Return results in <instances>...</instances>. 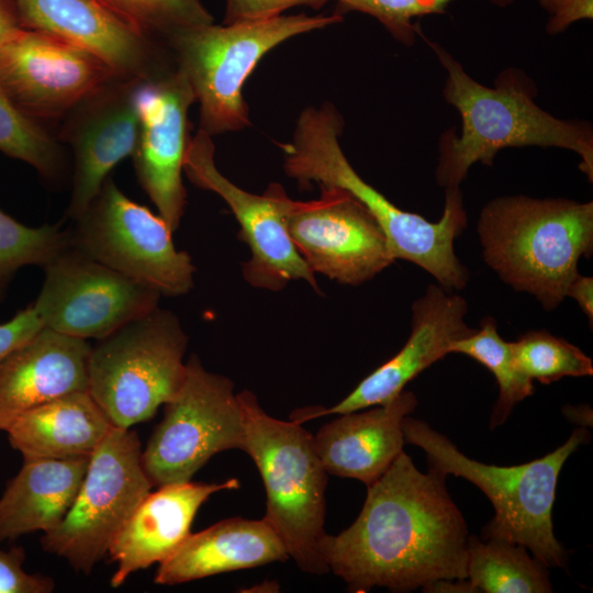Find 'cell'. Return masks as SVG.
I'll list each match as a JSON object with an SVG mask.
<instances>
[{
  "mask_svg": "<svg viewBox=\"0 0 593 593\" xmlns=\"http://www.w3.org/2000/svg\"><path fill=\"white\" fill-rule=\"evenodd\" d=\"M0 152L32 166L42 177L56 181L65 172V157L57 139L25 115L0 85Z\"/></svg>",
  "mask_w": 593,
  "mask_h": 593,
  "instance_id": "28",
  "label": "cell"
},
{
  "mask_svg": "<svg viewBox=\"0 0 593 593\" xmlns=\"http://www.w3.org/2000/svg\"><path fill=\"white\" fill-rule=\"evenodd\" d=\"M446 475L422 473L404 450L367 486L356 521L320 542L328 571L349 591L423 589L467 579V523L446 488Z\"/></svg>",
  "mask_w": 593,
  "mask_h": 593,
  "instance_id": "1",
  "label": "cell"
},
{
  "mask_svg": "<svg viewBox=\"0 0 593 593\" xmlns=\"http://www.w3.org/2000/svg\"><path fill=\"white\" fill-rule=\"evenodd\" d=\"M246 448V430L233 382L204 369L192 355L177 394L142 450L153 485L190 481L215 454Z\"/></svg>",
  "mask_w": 593,
  "mask_h": 593,
  "instance_id": "11",
  "label": "cell"
},
{
  "mask_svg": "<svg viewBox=\"0 0 593 593\" xmlns=\"http://www.w3.org/2000/svg\"><path fill=\"white\" fill-rule=\"evenodd\" d=\"M549 13L546 31L550 35L564 32L572 23L593 19V0H538Z\"/></svg>",
  "mask_w": 593,
  "mask_h": 593,
  "instance_id": "36",
  "label": "cell"
},
{
  "mask_svg": "<svg viewBox=\"0 0 593 593\" xmlns=\"http://www.w3.org/2000/svg\"><path fill=\"white\" fill-rule=\"evenodd\" d=\"M403 433L405 444L426 452L429 468L465 478L489 497L495 514L482 529L483 539L519 544L548 568L566 567L567 551L555 536L552 510L559 473L588 440L585 428H577L563 445L539 459L507 467L467 457L448 437L410 415L403 421Z\"/></svg>",
  "mask_w": 593,
  "mask_h": 593,
  "instance_id": "5",
  "label": "cell"
},
{
  "mask_svg": "<svg viewBox=\"0 0 593 593\" xmlns=\"http://www.w3.org/2000/svg\"><path fill=\"white\" fill-rule=\"evenodd\" d=\"M188 337L178 317L158 306L98 340L88 391L114 427L152 418L179 391Z\"/></svg>",
  "mask_w": 593,
  "mask_h": 593,
  "instance_id": "8",
  "label": "cell"
},
{
  "mask_svg": "<svg viewBox=\"0 0 593 593\" xmlns=\"http://www.w3.org/2000/svg\"><path fill=\"white\" fill-rule=\"evenodd\" d=\"M245 430V452L265 484V519L282 540L289 557L307 573L328 571L321 550L327 472L313 435L302 424L267 414L250 391L237 393Z\"/></svg>",
  "mask_w": 593,
  "mask_h": 593,
  "instance_id": "6",
  "label": "cell"
},
{
  "mask_svg": "<svg viewBox=\"0 0 593 593\" xmlns=\"http://www.w3.org/2000/svg\"><path fill=\"white\" fill-rule=\"evenodd\" d=\"M33 305L44 327L101 339L158 306L161 296L80 253L71 245L45 267Z\"/></svg>",
  "mask_w": 593,
  "mask_h": 593,
  "instance_id": "13",
  "label": "cell"
},
{
  "mask_svg": "<svg viewBox=\"0 0 593 593\" xmlns=\"http://www.w3.org/2000/svg\"><path fill=\"white\" fill-rule=\"evenodd\" d=\"M342 20L338 13L280 14L233 24L210 23L172 34L165 47L199 102L200 130L212 136L247 127L243 86L258 61L288 38Z\"/></svg>",
  "mask_w": 593,
  "mask_h": 593,
  "instance_id": "7",
  "label": "cell"
},
{
  "mask_svg": "<svg viewBox=\"0 0 593 593\" xmlns=\"http://www.w3.org/2000/svg\"><path fill=\"white\" fill-rule=\"evenodd\" d=\"M467 302L439 284H429L412 305V328L404 346L367 376L346 398L332 407L301 409L291 421L310 419L365 410L389 402L435 361L450 354V345L474 332L465 322Z\"/></svg>",
  "mask_w": 593,
  "mask_h": 593,
  "instance_id": "18",
  "label": "cell"
},
{
  "mask_svg": "<svg viewBox=\"0 0 593 593\" xmlns=\"http://www.w3.org/2000/svg\"><path fill=\"white\" fill-rule=\"evenodd\" d=\"M194 101L186 75L174 61L141 80L136 90L139 131L132 154L135 175L172 232L180 225L187 203L182 172L191 139L188 111Z\"/></svg>",
  "mask_w": 593,
  "mask_h": 593,
  "instance_id": "16",
  "label": "cell"
},
{
  "mask_svg": "<svg viewBox=\"0 0 593 593\" xmlns=\"http://www.w3.org/2000/svg\"><path fill=\"white\" fill-rule=\"evenodd\" d=\"M141 80L114 77L63 118L58 138L74 156L68 219L83 213L110 171L132 156L139 131L136 90Z\"/></svg>",
  "mask_w": 593,
  "mask_h": 593,
  "instance_id": "17",
  "label": "cell"
},
{
  "mask_svg": "<svg viewBox=\"0 0 593 593\" xmlns=\"http://www.w3.org/2000/svg\"><path fill=\"white\" fill-rule=\"evenodd\" d=\"M446 70L445 101L461 118V131L446 130L439 137L437 183L459 188L475 163L493 165L507 147H557L574 152L579 168L593 181V128L582 120H562L535 102L537 86L525 71L504 69L490 88L471 78L440 45L428 42Z\"/></svg>",
  "mask_w": 593,
  "mask_h": 593,
  "instance_id": "2",
  "label": "cell"
},
{
  "mask_svg": "<svg viewBox=\"0 0 593 593\" xmlns=\"http://www.w3.org/2000/svg\"><path fill=\"white\" fill-rule=\"evenodd\" d=\"M424 592H454L473 593L477 592L468 579L439 580L423 588Z\"/></svg>",
  "mask_w": 593,
  "mask_h": 593,
  "instance_id": "39",
  "label": "cell"
},
{
  "mask_svg": "<svg viewBox=\"0 0 593 593\" xmlns=\"http://www.w3.org/2000/svg\"><path fill=\"white\" fill-rule=\"evenodd\" d=\"M69 245V231L59 224L32 227L0 210V300L20 268H44Z\"/></svg>",
  "mask_w": 593,
  "mask_h": 593,
  "instance_id": "30",
  "label": "cell"
},
{
  "mask_svg": "<svg viewBox=\"0 0 593 593\" xmlns=\"http://www.w3.org/2000/svg\"><path fill=\"white\" fill-rule=\"evenodd\" d=\"M416 405L415 394L403 390L384 404L339 414L322 426L313 441L326 472L373 483L403 451V421Z\"/></svg>",
  "mask_w": 593,
  "mask_h": 593,
  "instance_id": "22",
  "label": "cell"
},
{
  "mask_svg": "<svg viewBox=\"0 0 593 593\" xmlns=\"http://www.w3.org/2000/svg\"><path fill=\"white\" fill-rule=\"evenodd\" d=\"M152 486L137 434L113 426L91 455L68 513L41 538L43 549L90 573Z\"/></svg>",
  "mask_w": 593,
  "mask_h": 593,
  "instance_id": "9",
  "label": "cell"
},
{
  "mask_svg": "<svg viewBox=\"0 0 593 593\" xmlns=\"http://www.w3.org/2000/svg\"><path fill=\"white\" fill-rule=\"evenodd\" d=\"M24 30L51 34L101 58L126 79H148L172 63L148 40L94 0H13Z\"/></svg>",
  "mask_w": 593,
  "mask_h": 593,
  "instance_id": "19",
  "label": "cell"
},
{
  "mask_svg": "<svg viewBox=\"0 0 593 593\" xmlns=\"http://www.w3.org/2000/svg\"><path fill=\"white\" fill-rule=\"evenodd\" d=\"M183 172L197 187L220 195L235 215L239 236L250 250L249 260L243 264L249 284L278 291L290 281L304 280L318 291L314 272L289 235L287 217L294 200L280 184L271 183L262 195L234 184L216 168L212 138L200 128L189 142Z\"/></svg>",
  "mask_w": 593,
  "mask_h": 593,
  "instance_id": "12",
  "label": "cell"
},
{
  "mask_svg": "<svg viewBox=\"0 0 593 593\" xmlns=\"http://www.w3.org/2000/svg\"><path fill=\"white\" fill-rule=\"evenodd\" d=\"M91 346L43 327L0 363V432L21 413L89 387Z\"/></svg>",
  "mask_w": 593,
  "mask_h": 593,
  "instance_id": "21",
  "label": "cell"
},
{
  "mask_svg": "<svg viewBox=\"0 0 593 593\" xmlns=\"http://www.w3.org/2000/svg\"><path fill=\"white\" fill-rule=\"evenodd\" d=\"M89 460L23 458L0 496V544L55 528L76 499Z\"/></svg>",
  "mask_w": 593,
  "mask_h": 593,
  "instance_id": "24",
  "label": "cell"
},
{
  "mask_svg": "<svg viewBox=\"0 0 593 593\" xmlns=\"http://www.w3.org/2000/svg\"><path fill=\"white\" fill-rule=\"evenodd\" d=\"M26 555L21 546L0 549V593H51L55 589L52 578L27 573L23 569Z\"/></svg>",
  "mask_w": 593,
  "mask_h": 593,
  "instance_id": "33",
  "label": "cell"
},
{
  "mask_svg": "<svg viewBox=\"0 0 593 593\" xmlns=\"http://www.w3.org/2000/svg\"><path fill=\"white\" fill-rule=\"evenodd\" d=\"M342 128L343 119L331 103L303 110L292 141L280 144L286 174L304 188L315 182L321 188L346 191L378 222L394 259L417 265L448 291L463 289L468 271L454 249L455 239L467 225L459 188L445 189L444 212L437 222L398 208L347 160L338 142Z\"/></svg>",
  "mask_w": 593,
  "mask_h": 593,
  "instance_id": "3",
  "label": "cell"
},
{
  "mask_svg": "<svg viewBox=\"0 0 593 593\" xmlns=\"http://www.w3.org/2000/svg\"><path fill=\"white\" fill-rule=\"evenodd\" d=\"M74 222L70 245L86 256L160 295L192 289L195 267L187 251L176 248L167 223L127 198L111 178Z\"/></svg>",
  "mask_w": 593,
  "mask_h": 593,
  "instance_id": "10",
  "label": "cell"
},
{
  "mask_svg": "<svg viewBox=\"0 0 593 593\" xmlns=\"http://www.w3.org/2000/svg\"><path fill=\"white\" fill-rule=\"evenodd\" d=\"M114 77L94 54L43 32L23 30L0 47V85L37 122L63 119Z\"/></svg>",
  "mask_w": 593,
  "mask_h": 593,
  "instance_id": "15",
  "label": "cell"
},
{
  "mask_svg": "<svg viewBox=\"0 0 593 593\" xmlns=\"http://www.w3.org/2000/svg\"><path fill=\"white\" fill-rule=\"evenodd\" d=\"M344 10L359 11L376 18L402 44L413 45L419 29L413 20L443 13L454 0H336ZM501 7L514 0H490Z\"/></svg>",
  "mask_w": 593,
  "mask_h": 593,
  "instance_id": "32",
  "label": "cell"
},
{
  "mask_svg": "<svg viewBox=\"0 0 593 593\" xmlns=\"http://www.w3.org/2000/svg\"><path fill=\"white\" fill-rule=\"evenodd\" d=\"M287 228L314 273L344 284H361L395 260L378 222L338 188H322L316 200L294 201Z\"/></svg>",
  "mask_w": 593,
  "mask_h": 593,
  "instance_id": "14",
  "label": "cell"
},
{
  "mask_svg": "<svg viewBox=\"0 0 593 593\" xmlns=\"http://www.w3.org/2000/svg\"><path fill=\"white\" fill-rule=\"evenodd\" d=\"M566 296L577 301L586 315L590 325L593 323V278L578 273L569 283Z\"/></svg>",
  "mask_w": 593,
  "mask_h": 593,
  "instance_id": "37",
  "label": "cell"
},
{
  "mask_svg": "<svg viewBox=\"0 0 593 593\" xmlns=\"http://www.w3.org/2000/svg\"><path fill=\"white\" fill-rule=\"evenodd\" d=\"M238 488L239 481L233 478L221 483H169L149 492L108 549L116 563L111 586L119 588L132 573L166 560L191 534L201 505L216 492Z\"/></svg>",
  "mask_w": 593,
  "mask_h": 593,
  "instance_id": "20",
  "label": "cell"
},
{
  "mask_svg": "<svg viewBox=\"0 0 593 593\" xmlns=\"http://www.w3.org/2000/svg\"><path fill=\"white\" fill-rule=\"evenodd\" d=\"M450 353L463 354L493 373L499 385V399L493 407L490 427L502 425L513 407L534 392L533 380L518 368L511 342L497 333L494 320L486 317L480 329L454 342Z\"/></svg>",
  "mask_w": 593,
  "mask_h": 593,
  "instance_id": "27",
  "label": "cell"
},
{
  "mask_svg": "<svg viewBox=\"0 0 593 593\" xmlns=\"http://www.w3.org/2000/svg\"><path fill=\"white\" fill-rule=\"evenodd\" d=\"M113 425L89 391L75 392L19 414L5 429L23 458L91 457Z\"/></svg>",
  "mask_w": 593,
  "mask_h": 593,
  "instance_id": "25",
  "label": "cell"
},
{
  "mask_svg": "<svg viewBox=\"0 0 593 593\" xmlns=\"http://www.w3.org/2000/svg\"><path fill=\"white\" fill-rule=\"evenodd\" d=\"M467 552V579L477 592H552L548 567L523 545L469 536Z\"/></svg>",
  "mask_w": 593,
  "mask_h": 593,
  "instance_id": "26",
  "label": "cell"
},
{
  "mask_svg": "<svg viewBox=\"0 0 593 593\" xmlns=\"http://www.w3.org/2000/svg\"><path fill=\"white\" fill-rule=\"evenodd\" d=\"M326 1L327 0H226L224 24L273 18L295 5L320 8Z\"/></svg>",
  "mask_w": 593,
  "mask_h": 593,
  "instance_id": "34",
  "label": "cell"
},
{
  "mask_svg": "<svg viewBox=\"0 0 593 593\" xmlns=\"http://www.w3.org/2000/svg\"><path fill=\"white\" fill-rule=\"evenodd\" d=\"M44 327L33 303L0 324V363Z\"/></svg>",
  "mask_w": 593,
  "mask_h": 593,
  "instance_id": "35",
  "label": "cell"
},
{
  "mask_svg": "<svg viewBox=\"0 0 593 593\" xmlns=\"http://www.w3.org/2000/svg\"><path fill=\"white\" fill-rule=\"evenodd\" d=\"M485 262L502 281L556 309L579 273L581 257L593 250V202L500 197L478 221Z\"/></svg>",
  "mask_w": 593,
  "mask_h": 593,
  "instance_id": "4",
  "label": "cell"
},
{
  "mask_svg": "<svg viewBox=\"0 0 593 593\" xmlns=\"http://www.w3.org/2000/svg\"><path fill=\"white\" fill-rule=\"evenodd\" d=\"M137 34L160 43L184 29L213 23L200 0H94Z\"/></svg>",
  "mask_w": 593,
  "mask_h": 593,
  "instance_id": "29",
  "label": "cell"
},
{
  "mask_svg": "<svg viewBox=\"0 0 593 593\" xmlns=\"http://www.w3.org/2000/svg\"><path fill=\"white\" fill-rule=\"evenodd\" d=\"M24 29L13 0H0V47L14 40Z\"/></svg>",
  "mask_w": 593,
  "mask_h": 593,
  "instance_id": "38",
  "label": "cell"
},
{
  "mask_svg": "<svg viewBox=\"0 0 593 593\" xmlns=\"http://www.w3.org/2000/svg\"><path fill=\"white\" fill-rule=\"evenodd\" d=\"M511 345L518 368L530 380L549 384L564 377L593 374L590 357L546 331L527 332Z\"/></svg>",
  "mask_w": 593,
  "mask_h": 593,
  "instance_id": "31",
  "label": "cell"
},
{
  "mask_svg": "<svg viewBox=\"0 0 593 593\" xmlns=\"http://www.w3.org/2000/svg\"><path fill=\"white\" fill-rule=\"evenodd\" d=\"M288 558L287 548L265 517H232L190 534L159 563L154 582L176 585Z\"/></svg>",
  "mask_w": 593,
  "mask_h": 593,
  "instance_id": "23",
  "label": "cell"
}]
</instances>
